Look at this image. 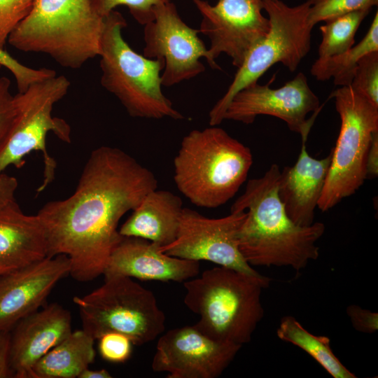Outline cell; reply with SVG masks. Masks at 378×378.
<instances>
[{
  "mask_svg": "<svg viewBox=\"0 0 378 378\" xmlns=\"http://www.w3.org/2000/svg\"><path fill=\"white\" fill-rule=\"evenodd\" d=\"M367 178H377L378 175V132L372 136L367 155Z\"/></svg>",
  "mask_w": 378,
  "mask_h": 378,
  "instance_id": "d590c367",
  "label": "cell"
},
{
  "mask_svg": "<svg viewBox=\"0 0 378 378\" xmlns=\"http://www.w3.org/2000/svg\"><path fill=\"white\" fill-rule=\"evenodd\" d=\"M277 337L308 354L334 378H356L334 354L330 340L326 336H316L306 330L292 316L281 318L276 330Z\"/></svg>",
  "mask_w": 378,
  "mask_h": 378,
  "instance_id": "603a6c76",
  "label": "cell"
},
{
  "mask_svg": "<svg viewBox=\"0 0 378 378\" xmlns=\"http://www.w3.org/2000/svg\"><path fill=\"white\" fill-rule=\"evenodd\" d=\"M332 158L330 153L324 158L310 156L306 142L302 141L301 150L295 164L286 166L280 172L278 196L289 218L300 226L314 223L315 209L325 185Z\"/></svg>",
  "mask_w": 378,
  "mask_h": 378,
  "instance_id": "d6986e66",
  "label": "cell"
},
{
  "mask_svg": "<svg viewBox=\"0 0 378 378\" xmlns=\"http://www.w3.org/2000/svg\"><path fill=\"white\" fill-rule=\"evenodd\" d=\"M98 340L99 354L104 360L120 363L125 362L130 357L133 344L126 335L110 332Z\"/></svg>",
  "mask_w": 378,
  "mask_h": 378,
  "instance_id": "4dcf8cb0",
  "label": "cell"
},
{
  "mask_svg": "<svg viewBox=\"0 0 378 378\" xmlns=\"http://www.w3.org/2000/svg\"><path fill=\"white\" fill-rule=\"evenodd\" d=\"M272 279L229 267L204 270L183 282L186 307L200 317L194 324L208 337L243 346L248 343L265 312L263 288Z\"/></svg>",
  "mask_w": 378,
  "mask_h": 378,
  "instance_id": "3957f363",
  "label": "cell"
},
{
  "mask_svg": "<svg viewBox=\"0 0 378 378\" xmlns=\"http://www.w3.org/2000/svg\"><path fill=\"white\" fill-rule=\"evenodd\" d=\"M192 1L202 18L199 31L209 39V65L214 69H220L215 59L223 53L239 67L249 50L269 31L262 0H218L215 5L204 0Z\"/></svg>",
  "mask_w": 378,
  "mask_h": 378,
  "instance_id": "8fae6325",
  "label": "cell"
},
{
  "mask_svg": "<svg viewBox=\"0 0 378 378\" xmlns=\"http://www.w3.org/2000/svg\"><path fill=\"white\" fill-rule=\"evenodd\" d=\"M352 326L358 332L372 334L378 330V313L351 304L346 309Z\"/></svg>",
  "mask_w": 378,
  "mask_h": 378,
  "instance_id": "d6a6232c",
  "label": "cell"
},
{
  "mask_svg": "<svg viewBox=\"0 0 378 378\" xmlns=\"http://www.w3.org/2000/svg\"><path fill=\"white\" fill-rule=\"evenodd\" d=\"M156 188L153 172L125 151L110 146L94 150L75 192L48 202L37 214L46 232L48 257L66 255L69 274L78 281L103 274L123 238L118 230L120 218Z\"/></svg>",
  "mask_w": 378,
  "mask_h": 378,
  "instance_id": "6da1fadb",
  "label": "cell"
},
{
  "mask_svg": "<svg viewBox=\"0 0 378 378\" xmlns=\"http://www.w3.org/2000/svg\"><path fill=\"white\" fill-rule=\"evenodd\" d=\"M199 33L181 19L171 1L155 7L153 20L144 25L142 55L164 61L162 86L174 85L205 71L200 59L209 64V56Z\"/></svg>",
  "mask_w": 378,
  "mask_h": 378,
  "instance_id": "4fadbf2b",
  "label": "cell"
},
{
  "mask_svg": "<svg viewBox=\"0 0 378 378\" xmlns=\"http://www.w3.org/2000/svg\"><path fill=\"white\" fill-rule=\"evenodd\" d=\"M126 27L118 11L113 10L105 18L99 55L102 85L117 97L132 117L184 119L162 92L164 61L134 51L122 35Z\"/></svg>",
  "mask_w": 378,
  "mask_h": 378,
  "instance_id": "8992f818",
  "label": "cell"
},
{
  "mask_svg": "<svg viewBox=\"0 0 378 378\" xmlns=\"http://www.w3.org/2000/svg\"><path fill=\"white\" fill-rule=\"evenodd\" d=\"M70 312L57 303L26 316L10 330L9 361L14 378H31L36 363L71 332Z\"/></svg>",
  "mask_w": 378,
  "mask_h": 378,
  "instance_id": "e0dca14e",
  "label": "cell"
},
{
  "mask_svg": "<svg viewBox=\"0 0 378 378\" xmlns=\"http://www.w3.org/2000/svg\"><path fill=\"white\" fill-rule=\"evenodd\" d=\"M378 51V13L363 39L342 54L326 59H317L312 64L311 74L318 80L333 78L335 85H350L359 60L365 55Z\"/></svg>",
  "mask_w": 378,
  "mask_h": 378,
  "instance_id": "cb8c5ba5",
  "label": "cell"
},
{
  "mask_svg": "<svg viewBox=\"0 0 378 378\" xmlns=\"http://www.w3.org/2000/svg\"><path fill=\"white\" fill-rule=\"evenodd\" d=\"M183 209L179 196L154 189L132 211L119 233L123 237L147 239L159 247L167 246L177 236Z\"/></svg>",
  "mask_w": 378,
  "mask_h": 378,
  "instance_id": "44dd1931",
  "label": "cell"
},
{
  "mask_svg": "<svg viewBox=\"0 0 378 378\" xmlns=\"http://www.w3.org/2000/svg\"><path fill=\"white\" fill-rule=\"evenodd\" d=\"M246 216L243 211L210 218L183 207L175 240L159 249L171 256L206 260L248 274L260 275L245 260L238 246L239 232Z\"/></svg>",
  "mask_w": 378,
  "mask_h": 378,
  "instance_id": "7c38bea8",
  "label": "cell"
},
{
  "mask_svg": "<svg viewBox=\"0 0 378 378\" xmlns=\"http://www.w3.org/2000/svg\"><path fill=\"white\" fill-rule=\"evenodd\" d=\"M340 118L329 170L317 207L323 212L354 193L367 178V155L378 132V107L354 90L342 86L330 95Z\"/></svg>",
  "mask_w": 378,
  "mask_h": 378,
  "instance_id": "9c48e42d",
  "label": "cell"
},
{
  "mask_svg": "<svg viewBox=\"0 0 378 378\" xmlns=\"http://www.w3.org/2000/svg\"><path fill=\"white\" fill-rule=\"evenodd\" d=\"M270 80L265 85L258 82L248 85L231 99L224 120L251 124L257 116L271 115L285 122L290 130L300 134L307 142L318 114L307 118L310 113H318L322 106L310 88L304 74L299 72L283 86L272 89Z\"/></svg>",
  "mask_w": 378,
  "mask_h": 378,
  "instance_id": "5bb4252c",
  "label": "cell"
},
{
  "mask_svg": "<svg viewBox=\"0 0 378 378\" xmlns=\"http://www.w3.org/2000/svg\"><path fill=\"white\" fill-rule=\"evenodd\" d=\"M48 257L43 224L15 202L0 209V276Z\"/></svg>",
  "mask_w": 378,
  "mask_h": 378,
  "instance_id": "ffe728a7",
  "label": "cell"
},
{
  "mask_svg": "<svg viewBox=\"0 0 378 378\" xmlns=\"http://www.w3.org/2000/svg\"><path fill=\"white\" fill-rule=\"evenodd\" d=\"M10 80L0 76V148L10 130L15 117L14 96L10 93Z\"/></svg>",
  "mask_w": 378,
  "mask_h": 378,
  "instance_id": "1f68e13d",
  "label": "cell"
},
{
  "mask_svg": "<svg viewBox=\"0 0 378 378\" xmlns=\"http://www.w3.org/2000/svg\"><path fill=\"white\" fill-rule=\"evenodd\" d=\"M170 0H92L96 13L102 18L106 17L118 6L128 8L131 15L141 25H145L154 18V10L160 4Z\"/></svg>",
  "mask_w": 378,
  "mask_h": 378,
  "instance_id": "83f0119b",
  "label": "cell"
},
{
  "mask_svg": "<svg viewBox=\"0 0 378 378\" xmlns=\"http://www.w3.org/2000/svg\"><path fill=\"white\" fill-rule=\"evenodd\" d=\"M94 340L83 329L72 331L36 363L31 378H78L94 360Z\"/></svg>",
  "mask_w": 378,
  "mask_h": 378,
  "instance_id": "7402d4cb",
  "label": "cell"
},
{
  "mask_svg": "<svg viewBox=\"0 0 378 378\" xmlns=\"http://www.w3.org/2000/svg\"><path fill=\"white\" fill-rule=\"evenodd\" d=\"M350 86L378 107V51L359 60Z\"/></svg>",
  "mask_w": 378,
  "mask_h": 378,
  "instance_id": "4316f807",
  "label": "cell"
},
{
  "mask_svg": "<svg viewBox=\"0 0 378 378\" xmlns=\"http://www.w3.org/2000/svg\"><path fill=\"white\" fill-rule=\"evenodd\" d=\"M112 376L105 369L92 370L89 368L85 369L78 377V378H111Z\"/></svg>",
  "mask_w": 378,
  "mask_h": 378,
  "instance_id": "8d00e7d4",
  "label": "cell"
},
{
  "mask_svg": "<svg viewBox=\"0 0 378 378\" xmlns=\"http://www.w3.org/2000/svg\"><path fill=\"white\" fill-rule=\"evenodd\" d=\"M280 168L272 164L260 177L250 179L230 212L246 211L238 246L251 266L290 267L296 272L319 256L317 241L325 224L300 226L287 216L278 196Z\"/></svg>",
  "mask_w": 378,
  "mask_h": 378,
  "instance_id": "7a4b0ae2",
  "label": "cell"
},
{
  "mask_svg": "<svg viewBox=\"0 0 378 378\" xmlns=\"http://www.w3.org/2000/svg\"><path fill=\"white\" fill-rule=\"evenodd\" d=\"M34 0H0V49L4 50L11 33L29 15Z\"/></svg>",
  "mask_w": 378,
  "mask_h": 378,
  "instance_id": "f546056e",
  "label": "cell"
},
{
  "mask_svg": "<svg viewBox=\"0 0 378 378\" xmlns=\"http://www.w3.org/2000/svg\"><path fill=\"white\" fill-rule=\"evenodd\" d=\"M18 185L14 176L0 173V209L16 202L15 194Z\"/></svg>",
  "mask_w": 378,
  "mask_h": 378,
  "instance_id": "836d02e7",
  "label": "cell"
},
{
  "mask_svg": "<svg viewBox=\"0 0 378 378\" xmlns=\"http://www.w3.org/2000/svg\"><path fill=\"white\" fill-rule=\"evenodd\" d=\"M2 68V66L0 65V69Z\"/></svg>",
  "mask_w": 378,
  "mask_h": 378,
  "instance_id": "74e56055",
  "label": "cell"
},
{
  "mask_svg": "<svg viewBox=\"0 0 378 378\" xmlns=\"http://www.w3.org/2000/svg\"><path fill=\"white\" fill-rule=\"evenodd\" d=\"M0 65L7 69L15 78L18 92L25 91L31 84L56 76L53 69H33L24 65L5 50L0 49Z\"/></svg>",
  "mask_w": 378,
  "mask_h": 378,
  "instance_id": "f1b7e54d",
  "label": "cell"
},
{
  "mask_svg": "<svg viewBox=\"0 0 378 378\" xmlns=\"http://www.w3.org/2000/svg\"><path fill=\"white\" fill-rule=\"evenodd\" d=\"M65 255L41 260L0 276V332L10 331L46 302L57 284L70 272Z\"/></svg>",
  "mask_w": 378,
  "mask_h": 378,
  "instance_id": "2e32d148",
  "label": "cell"
},
{
  "mask_svg": "<svg viewBox=\"0 0 378 378\" xmlns=\"http://www.w3.org/2000/svg\"><path fill=\"white\" fill-rule=\"evenodd\" d=\"M105 18L92 0H34L8 43L20 51L46 54L63 67L80 69L100 54Z\"/></svg>",
  "mask_w": 378,
  "mask_h": 378,
  "instance_id": "5b68a950",
  "label": "cell"
},
{
  "mask_svg": "<svg viewBox=\"0 0 378 378\" xmlns=\"http://www.w3.org/2000/svg\"><path fill=\"white\" fill-rule=\"evenodd\" d=\"M241 346L215 340L195 325L176 328L159 338L152 369L167 378H216Z\"/></svg>",
  "mask_w": 378,
  "mask_h": 378,
  "instance_id": "9a60e30c",
  "label": "cell"
},
{
  "mask_svg": "<svg viewBox=\"0 0 378 378\" xmlns=\"http://www.w3.org/2000/svg\"><path fill=\"white\" fill-rule=\"evenodd\" d=\"M74 302L79 310L82 329L94 340L116 332L141 346L165 329V315L154 294L128 276H104L100 287L74 297Z\"/></svg>",
  "mask_w": 378,
  "mask_h": 378,
  "instance_id": "52a82bcc",
  "label": "cell"
},
{
  "mask_svg": "<svg viewBox=\"0 0 378 378\" xmlns=\"http://www.w3.org/2000/svg\"><path fill=\"white\" fill-rule=\"evenodd\" d=\"M217 126L190 131L174 159L178 190L200 207L216 208L232 199L253 164L251 149Z\"/></svg>",
  "mask_w": 378,
  "mask_h": 378,
  "instance_id": "277c9868",
  "label": "cell"
},
{
  "mask_svg": "<svg viewBox=\"0 0 378 378\" xmlns=\"http://www.w3.org/2000/svg\"><path fill=\"white\" fill-rule=\"evenodd\" d=\"M200 262L169 255L142 238L123 237L111 253L104 276L184 282L200 272Z\"/></svg>",
  "mask_w": 378,
  "mask_h": 378,
  "instance_id": "ac0fdd59",
  "label": "cell"
},
{
  "mask_svg": "<svg viewBox=\"0 0 378 378\" xmlns=\"http://www.w3.org/2000/svg\"><path fill=\"white\" fill-rule=\"evenodd\" d=\"M370 10L351 12L327 22L320 27L322 41L318 59H326L344 53L355 43V35Z\"/></svg>",
  "mask_w": 378,
  "mask_h": 378,
  "instance_id": "d4e9b609",
  "label": "cell"
},
{
  "mask_svg": "<svg viewBox=\"0 0 378 378\" xmlns=\"http://www.w3.org/2000/svg\"><path fill=\"white\" fill-rule=\"evenodd\" d=\"M377 4L378 0H313L308 22L313 28L319 22H327L357 10H370Z\"/></svg>",
  "mask_w": 378,
  "mask_h": 378,
  "instance_id": "484cf974",
  "label": "cell"
},
{
  "mask_svg": "<svg viewBox=\"0 0 378 378\" xmlns=\"http://www.w3.org/2000/svg\"><path fill=\"white\" fill-rule=\"evenodd\" d=\"M10 331L0 332V378L13 377L10 366Z\"/></svg>",
  "mask_w": 378,
  "mask_h": 378,
  "instance_id": "e575fe53",
  "label": "cell"
},
{
  "mask_svg": "<svg viewBox=\"0 0 378 378\" xmlns=\"http://www.w3.org/2000/svg\"><path fill=\"white\" fill-rule=\"evenodd\" d=\"M70 81L64 76H55L31 84L14 95L15 117L4 143L0 148V173L10 167H22L32 151H40L44 162L41 192L55 178L56 162L46 148V136L51 132L59 139L71 142L69 125L53 117L54 105L67 93Z\"/></svg>",
  "mask_w": 378,
  "mask_h": 378,
  "instance_id": "30bf717a",
  "label": "cell"
},
{
  "mask_svg": "<svg viewBox=\"0 0 378 378\" xmlns=\"http://www.w3.org/2000/svg\"><path fill=\"white\" fill-rule=\"evenodd\" d=\"M270 21L267 35L245 57L225 94L209 113L210 126L218 125L232 97L258 79L273 65L281 63L293 72L311 48L312 27L308 22L313 0L288 6L281 0H262Z\"/></svg>",
  "mask_w": 378,
  "mask_h": 378,
  "instance_id": "ba28073f",
  "label": "cell"
}]
</instances>
